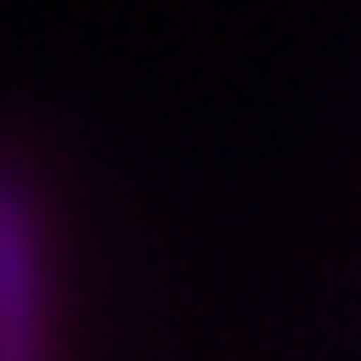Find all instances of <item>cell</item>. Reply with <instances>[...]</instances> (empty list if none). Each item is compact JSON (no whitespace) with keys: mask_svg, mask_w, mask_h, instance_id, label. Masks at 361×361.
Listing matches in <instances>:
<instances>
[{"mask_svg":"<svg viewBox=\"0 0 361 361\" xmlns=\"http://www.w3.org/2000/svg\"><path fill=\"white\" fill-rule=\"evenodd\" d=\"M0 361H59L47 210L12 157H0Z\"/></svg>","mask_w":361,"mask_h":361,"instance_id":"cell-1","label":"cell"}]
</instances>
